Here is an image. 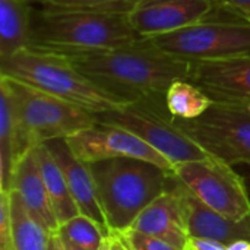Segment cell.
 I'll return each instance as SVG.
<instances>
[{
    "label": "cell",
    "instance_id": "cell-13",
    "mask_svg": "<svg viewBox=\"0 0 250 250\" xmlns=\"http://www.w3.org/2000/svg\"><path fill=\"white\" fill-rule=\"evenodd\" d=\"M174 186L190 239L214 240L224 246L239 240L250 242V217L242 221L229 218L205 205L177 177Z\"/></svg>",
    "mask_w": 250,
    "mask_h": 250
},
{
    "label": "cell",
    "instance_id": "cell-7",
    "mask_svg": "<svg viewBox=\"0 0 250 250\" xmlns=\"http://www.w3.org/2000/svg\"><path fill=\"white\" fill-rule=\"evenodd\" d=\"M148 40L158 50L190 62H226L250 56V23L208 18L183 29Z\"/></svg>",
    "mask_w": 250,
    "mask_h": 250
},
{
    "label": "cell",
    "instance_id": "cell-33",
    "mask_svg": "<svg viewBox=\"0 0 250 250\" xmlns=\"http://www.w3.org/2000/svg\"><path fill=\"white\" fill-rule=\"evenodd\" d=\"M245 182H246V186H248V190H249V193H250V174L245 177Z\"/></svg>",
    "mask_w": 250,
    "mask_h": 250
},
{
    "label": "cell",
    "instance_id": "cell-29",
    "mask_svg": "<svg viewBox=\"0 0 250 250\" xmlns=\"http://www.w3.org/2000/svg\"><path fill=\"white\" fill-rule=\"evenodd\" d=\"M51 250H64L63 243H62V239L59 237V234H54L51 237Z\"/></svg>",
    "mask_w": 250,
    "mask_h": 250
},
{
    "label": "cell",
    "instance_id": "cell-4",
    "mask_svg": "<svg viewBox=\"0 0 250 250\" xmlns=\"http://www.w3.org/2000/svg\"><path fill=\"white\" fill-rule=\"evenodd\" d=\"M0 75L26 83L94 114L123 107L125 101L86 78L66 54L28 47L0 62Z\"/></svg>",
    "mask_w": 250,
    "mask_h": 250
},
{
    "label": "cell",
    "instance_id": "cell-25",
    "mask_svg": "<svg viewBox=\"0 0 250 250\" xmlns=\"http://www.w3.org/2000/svg\"><path fill=\"white\" fill-rule=\"evenodd\" d=\"M0 250H13L10 192H0Z\"/></svg>",
    "mask_w": 250,
    "mask_h": 250
},
{
    "label": "cell",
    "instance_id": "cell-32",
    "mask_svg": "<svg viewBox=\"0 0 250 250\" xmlns=\"http://www.w3.org/2000/svg\"><path fill=\"white\" fill-rule=\"evenodd\" d=\"M21 1H23V3H26V4H32V3H41V4H47L48 3V0H21Z\"/></svg>",
    "mask_w": 250,
    "mask_h": 250
},
{
    "label": "cell",
    "instance_id": "cell-15",
    "mask_svg": "<svg viewBox=\"0 0 250 250\" xmlns=\"http://www.w3.org/2000/svg\"><path fill=\"white\" fill-rule=\"evenodd\" d=\"M45 145L50 149V152L53 154V157L56 158L57 164L60 166V168L66 177L69 190H70L81 214L85 217H89L91 220H94L95 223H98L100 226H103L108 230L105 217H104V212H103V208L100 204L97 185H95L92 171L89 168V164L81 161L72 152L66 139L50 141Z\"/></svg>",
    "mask_w": 250,
    "mask_h": 250
},
{
    "label": "cell",
    "instance_id": "cell-34",
    "mask_svg": "<svg viewBox=\"0 0 250 250\" xmlns=\"http://www.w3.org/2000/svg\"><path fill=\"white\" fill-rule=\"evenodd\" d=\"M186 250H195V249H193V248H192V246L189 245V246H188V249H186Z\"/></svg>",
    "mask_w": 250,
    "mask_h": 250
},
{
    "label": "cell",
    "instance_id": "cell-21",
    "mask_svg": "<svg viewBox=\"0 0 250 250\" xmlns=\"http://www.w3.org/2000/svg\"><path fill=\"white\" fill-rule=\"evenodd\" d=\"M166 104L173 117L192 120L202 116L214 101L189 79H177L166 92Z\"/></svg>",
    "mask_w": 250,
    "mask_h": 250
},
{
    "label": "cell",
    "instance_id": "cell-6",
    "mask_svg": "<svg viewBox=\"0 0 250 250\" xmlns=\"http://www.w3.org/2000/svg\"><path fill=\"white\" fill-rule=\"evenodd\" d=\"M95 119L98 123L135 133L174 166L211 157L177 126L176 119L167 108L166 94L129 101L120 108L97 113Z\"/></svg>",
    "mask_w": 250,
    "mask_h": 250
},
{
    "label": "cell",
    "instance_id": "cell-24",
    "mask_svg": "<svg viewBox=\"0 0 250 250\" xmlns=\"http://www.w3.org/2000/svg\"><path fill=\"white\" fill-rule=\"evenodd\" d=\"M114 234H117L122 239V242L129 250H179L160 239L142 234L130 229H127L123 233H114Z\"/></svg>",
    "mask_w": 250,
    "mask_h": 250
},
{
    "label": "cell",
    "instance_id": "cell-19",
    "mask_svg": "<svg viewBox=\"0 0 250 250\" xmlns=\"http://www.w3.org/2000/svg\"><path fill=\"white\" fill-rule=\"evenodd\" d=\"M35 152L40 161V167H41V174H42V180L44 185L47 188L56 218L59 221V224H64L69 220L78 217L81 214L70 190L66 182V177L60 168V166L57 164L56 158L53 157V154L50 152V149L47 148L45 144L35 146Z\"/></svg>",
    "mask_w": 250,
    "mask_h": 250
},
{
    "label": "cell",
    "instance_id": "cell-10",
    "mask_svg": "<svg viewBox=\"0 0 250 250\" xmlns=\"http://www.w3.org/2000/svg\"><path fill=\"white\" fill-rule=\"evenodd\" d=\"M66 142L72 152L86 164L110 158H138L166 170H174V164L161 152L135 133L117 126L97 123L67 138Z\"/></svg>",
    "mask_w": 250,
    "mask_h": 250
},
{
    "label": "cell",
    "instance_id": "cell-23",
    "mask_svg": "<svg viewBox=\"0 0 250 250\" xmlns=\"http://www.w3.org/2000/svg\"><path fill=\"white\" fill-rule=\"evenodd\" d=\"M141 0H48L45 6L114 15H129Z\"/></svg>",
    "mask_w": 250,
    "mask_h": 250
},
{
    "label": "cell",
    "instance_id": "cell-5",
    "mask_svg": "<svg viewBox=\"0 0 250 250\" xmlns=\"http://www.w3.org/2000/svg\"><path fill=\"white\" fill-rule=\"evenodd\" d=\"M9 79L16 103L19 158L38 145L67 139L98 123L94 113L79 105Z\"/></svg>",
    "mask_w": 250,
    "mask_h": 250
},
{
    "label": "cell",
    "instance_id": "cell-1",
    "mask_svg": "<svg viewBox=\"0 0 250 250\" xmlns=\"http://www.w3.org/2000/svg\"><path fill=\"white\" fill-rule=\"evenodd\" d=\"M101 89L133 101L148 95L166 94L177 79H189L192 63L173 57L148 40L110 50L62 53Z\"/></svg>",
    "mask_w": 250,
    "mask_h": 250
},
{
    "label": "cell",
    "instance_id": "cell-20",
    "mask_svg": "<svg viewBox=\"0 0 250 250\" xmlns=\"http://www.w3.org/2000/svg\"><path fill=\"white\" fill-rule=\"evenodd\" d=\"M10 221L13 250H50V234L28 211L21 196L10 190Z\"/></svg>",
    "mask_w": 250,
    "mask_h": 250
},
{
    "label": "cell",
    "instance_id": "cell-36",
    "mask_svg": "<svg viewBox=\"0 0 250 250\" xmlns=\"http://www.w3.org/2000/svg\"><path fill=\"white\" fill-rule=\"evenodd\" d=\"M50 250H51V249H50Z\"/></svg>",
    "mask_w": 250,
    "mask_h": 250
},
{
    "label": "cell",
    "instance_id": "cell-35",
    "mask_svg": "<svg viewBox=\"0 0 250 250\" xmlns=\"http://www.w3.org/2000/svg\"><path fill=\"white\" fill-rule=\"evenodd\" d=\"M246 250H250V243H249V245H248V248H246Z\"/></svg>",
    "mask_w": 250,
    "mask_h": 250
},
{
    "label": "cell",
    "instance_id": "cell-26",
    "mask_svg": "<svg viewBox=\"0 0 250 250\" xmlns=\"http://www.w3.org/2000/svg\"><path fill=\"white\" fill-rule=\"evenodd\" d=\"M212 1L215 9L214 15L224 12L231 19L250 23V0H212Z\"/></svg>",
    "mask_w": 250,
    "mask_h": 250
},
{
    "label": "cell",
    "instance_id": "cell-14",
    "mask_svg": "<svg viewBox=\"0 0 250 250\" xmlns=\"http://www.w3.org/2000/svg\"><path fill=\"white\" fill-rule=\"evenodd\" d=\"M174 183L176 176L173 171L166 192L152 201L138 215L129 229L160 239L176 249L186 250L190 242V236L183 220L180 199Z\"/></svg>",
    "mask_w": 250,
    "mask_h": 250
},
{
    "label": "cell",
    "instance_id": "cell-11",
    "mask_svg": "<svg viewBox=\"0 0 250 250\" xmlns=\"http://www.w3.org/2000/svg\"><path fill=\"white\" fill-rule=\"evenodd\" d=\"M212 0H141L127 15L139 38L166 35L214 15Z\"/></svg>",
    "mask_w": 250,
    "mask_h": 250
},
{
    "label": "cell",
    "instance_id": "cell-28",
    "mask_svg": "<svg viewBox=\"0 0 250 250\" xmlns=\"http://www.w3.org/2000/svg\"><path fill=\"white\" fill-rule=\"evenodd\" d=\"M110 246H111V250H129L126 248V245L122 242V239L114 233L110 234Z\"/></svg>",
    "mask_w": 250,
    "mask_h": 250
},
{
    "label": "cell",
    "instance_id": "cell-17",
    "mask_svg": "<svg viewBox=\"0 0 250 250\" xmlns=\"http://www.w3.org/2000/svg\"><path fill=\"white\" fill-rule=\"evenodd\" d=\"M16 103L10 79L0 75V192H9L19 163Z\"/></svg>",
    "mask_w": 250,
    "mask_h": 250
},
{
    "label": "cell",
    "instance_id": "cell-2",
    "mask_svg": "<svg viewBox=\"0 0 250 250\" xmlns=\"http://www.w3.org/2000/svg\"><path fill=\"white\" fill-rule=\"evenodd\" d=\"M141 40L127 15L44 6L32 13L31 47L56 53L100 51Z\"/></svg>",
    "mask_w": 250,
    "mask_h": 250
},
{
    "label": "cell",
    "instance_id": "cell-12",
    "mask_svg": "<svg viewBox=\"0 0 250 250\" xmlns=\"http://www.w3.org/2000/svg\"><path fill=\"white\" fill-rule=\"evenodd\" d=\"M189 81L214 103L250 107V56L226 62L192 63Z\"/></svg>",
    "mask_w": 250,
    "mask_h": 250
},
{
    "label": "cell",
    "instance_id": "cell-8",
    "mask_svg": "<svg viewBox=\"0 0 250 250\" xmlns=\"http://www.w3.org/2000/svg\"><path fill=\"white\" fill-rule=\"evenodd\" d=\"M176 123L211 157L250 167V107L214 103L202 116Z\"/></svg>",
    "mask_w": 250,
    "mask_h": 250
},
{
    "label": "cell",
    "instance_id": "cell-3",
    "mask_svg": "<svg viewBox=\"0 0 250 250\" xmlns=\"http://www.w3.org/2000/svg\"><path fill=\"white\" fill-rule=\"evenodd\" d=\"M100 204L110 233L126 231L138 215L166 192L173 170L138 158L91 163Z\"/></svg>",
    "mask_w": 250,
    "mask_h": 250
},
{
    "label": "cell",
    "instance_id": "cell-9",
    "mask_svg": "<svg viewBox=\"0 0 250 250\" xmlns=\"http://www.w3.org/2000/svg\"><path fill=\"white\" fill-rule=\"evenodd\" d=\"M176 177L214 211L242 221L250 217V193L233 166L215 158L188 161L174 166Z\"/></svg>",
    "mask_w": 250,
    "mask_h": 250
},
{
    "label": "cell",
    "instance_id": "cell-22",
    "mask_svg": "<svg viewBox=\"0 0 250 250\" xmlns=\"http://www.w3.org/2000/svg\"><path fill=\"white\" fill-rule=\"evenodd\" d=\"M57 234L62 240L69 242L78 248L85 250H100L103 240L110 236V231L89 217L79 214L78 217L62 224Z\"/></svg>",
    "mask_w": 250,
    "mask_h": 250
},
{
    "label": "cell",
    "instance_id": "cell-18",
    "mask_svg": "<svg viewBox=\"0 0 250 250\" xmlns=\"http://www.w3.org/2000/svg\"><path fill=\"white\" fill-rule=\"evenodd\" d=\"M32 10L21 0H0V62L31 47Z\"/></svg>",
    "mask_w": 250,
    "mask_h": 250
},
{
    "label": "cell",
    "instance_id": "cell-31",
    "mask_svg": "<svg viewBox=\"0 0 250 250\" xmlns=\"http://www.w3.org/2000/svg\"><path fill=\"white\" fill-rule=\"evenodd\" d=\"M100 250H111V246H110V236H108V237H105V239L103 240Z\"/></svg>",
    "mask_w": 250,
    "mask_h": 250
},
{
    "label": "cell",
    "instance_id": "cell-16",
    "mask_svg": "<svg viewBox=\"0 0 250 250\" xmlns=\"http://www.w3.org/2000/svg\"><path fill=\"white\" fill-rule=\"evenodd\" d=\"M10 190L16 192L29 214L50 233L57 234L60 224L56 218L47 188L42 180L40 161L34 149H29L16 164ZM9 190V192H10Z\"/></svg>",
    "mask_w": 250,
    "mask_h": 250
},
{
    "label": "cell",
    "instance_id": "cell-30",
    "mask_svg": "<svg viewBox=\"0 0 250 250\" xmlns=\"http://www.w3.org/2000/svg\"><path fill=\"white\" fill-rule=\"evenodd\" d=\"M59 237H60V236H59ZM62 243H63V248H64V250H85V249H82V248H78V246L72 245V243H69V242H64V240H62Z\"/></svg>",
    "mask_w": 250,
    "mask_h": 250
},
{
    "label": "cell",
    "instance_id": "cell-27",
    "mask_svg": "<svg viewBox=\"0 0 250 250\" xmlns=\"http://www.w3.org/2000/svg\"><path fill=\"white\" fill-rule=\"evenodd\" d=\"M189 245L195 250H227V246L214 242V240H204V239H190Z\"/></svg>",
    "mask_w": 250,
    "mask_h": 250
}]
</instances>
